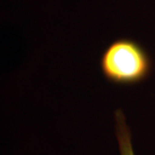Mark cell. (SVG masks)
Masks as SVG:
<instances>
[{
    "label": "cell",
    "instance_id": "obj_1",
    "mask_svg": "<svg viewBox=\"0 0 155 155\" xmlns=\"http://www.w3.org/2000/svg\"><path fill=\"white\" fill-rule=\"evenodd\" d=\"M100 67L109 82L125 85L145 80L151 72L152 63L141 45L131 39L121 38L104 49Z\"/></svg>",
    "mask_w": 155,
    "mask_h": 155
},
{
    "label": "cell",
    "instance_id": "obj_2",
    "mask_svg": "<svg viewBox=\"0 0 155 155\" xmlns=\"http://www.w3.org/2000/svg\"><path fill=\"white\" fill-rule=\"evenodd\" d=\"M115 134L120 155H135L132 143V134L123 111L118 109L114 113Z\"/></svg>",
    "mask_w": 155,
    "mask_h": 155
}]
</instances>
